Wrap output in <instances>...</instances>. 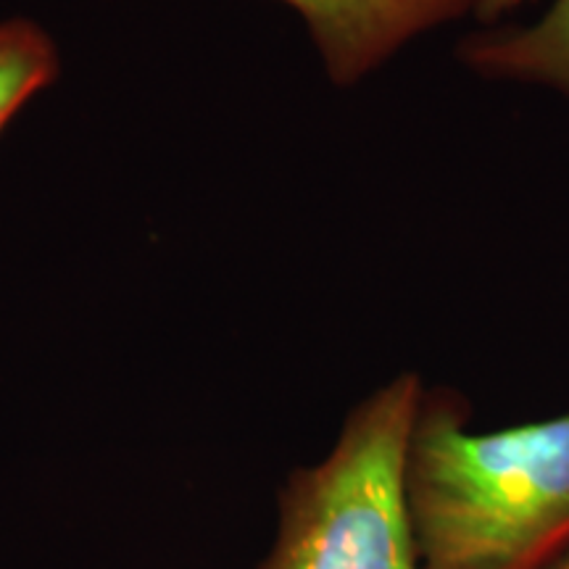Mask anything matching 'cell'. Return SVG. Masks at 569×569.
<instances>
[{"label":"cell","mask_w":569,"mask_h":569,"mask_svg":"<svg viewBox=\"0 0 569 569\" xmlns=\"http://www.w3.org/2000/svg\"><path fill=\"white\" fill-rule=\"evenodd\" d=\"M407 501L425 569H549L569 551V411L475 432L465 398L425 388Z\"/></svg>","instance_id":"1"},{"label":"cell","mask_w":569,"mask_h":569,"mask_svg":"<svg viewBox=\"0 0 569 569\" xmlns=\"http://www.w3.org/2000/svg\"><path fill=\"white\" fill-rule=\"evenodd\" d=\"M301 13L338 88H351L438 27L475 13L478 0H282Z\"/></svg>","instance_id":"3"},{"label":"cell","mask_w":569,"mask_h":569,"mask_svg":"<svg viewBox=\"0 0 569 569\" xmlns=\"http://www.w3.org/2000/svg\"><path fill=\"white\" fill-rule=\"evenodd\" d=\"M549 569H569V551L565 553V557H561V559L557 561V565H551Z\"/></svg>","instance_id":"7"},{"label":"cell","mask_w":569,"mask_h":569,"mask_svg":"<svg viewBox=\"0 0 569 569\" xmlns=\"http://www.w3.org/2000/svg\"><path fill=\"white\" fill-rule=\"evenodd\" d=\"M525 3H536V0H478L475 6V17H478L482 24H496L507 13L522 9Z\"/></svg>","instance_id":"6"},{"label":"cell","mask_w":569,"mask_h":569,"mask_svg":"<svg viewBox=\"0 0 569 569\" xmlns=\"http://www.w3.org/2000/svg\"><path fill=\"white\" fill-rule=\"evenodd\" d=\"M453 56L478 80L543 88L569 103V0H553L525 24H482L457 42Z\"/></svg>","instance_id":"4"},{"label":"cell","mask_w":569,"mask_h":569,"mask_svg":"<svg viewBox=\"0 0 569 569\" xmlns=\"http://www.w3.org/2000/svg\"><path fill=\"white\" fill-rule=\"evenodd\" d=\"M59 51L38 21H0V132L24 103L59 77Z\"/></svg>","instance_id":"5"},{"label":"cell","mask_w":569,"mask_h":569,"mask_svg":"<svg viewBox=\"0 0 569 569\" xmlns=\"http://www.w3.org/2000/svg\"><path fill=\"white\" fill-rule=\"evenodd\" d=\"M425 386L398 372L348 411L322 461L280 490L259 569H425L407 501V453Z\"/></svg>","instance_id":"2"}]
</instances>
